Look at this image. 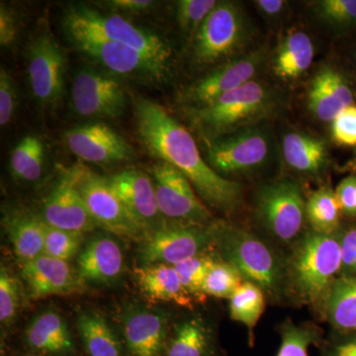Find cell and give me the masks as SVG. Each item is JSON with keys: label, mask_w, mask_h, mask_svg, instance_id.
I'll use <instances>...</instances> for the list:
<instances>
[{"label": "cell", "mask_w": 356, "mask_h": 356, "mask_svg": "<svg viewBox=\"0 0 356 356\" xmlns=\"http://www.w3.org/2000/svg\"><path fill=\"white\" fill-rule=\"evenodd\" d=\"M134 113L138 137L147 153L184 173L203 200L215 209L229 212L240 205L242 184L215 172L201 156L189 131L165 107L136 96Z\"/></svg>", "instance_id": "cell-1"}, {"label": "cell", "mask_w": 356, "mask_h": 356, "mask_svg": "<svg viewBox=\"0 0 356 356\" xmlns=\"http://www.w3.org/2000/svg\"><path fill=\"white\" fill-rule=\"evenodd\" d=\"M276 106L277 98L273 89L254 79L209 104L192 109L191 115L196 127L210 142L254 127L270 116Z\"/></svg>", "instance_id": "cell-2"}, {"label": "cell", "mask_w": 356, "mask_h": 356, "mask_svg": "<svg viewBox=\"0 0 356 356\" xmlns=\"http://www.w3.org/2000/svg\"><path fill=\"white\" fill-rule=\"evenodd\" d=\"M63 24L70 40L93 38L125 44L170 72L172 49L170 44L122 16L102 13L81 4L65 9Z\"/></svg>", "instance_id": "cell-3"}, {"label": "cell", "mask_w": 356, "mask_h": 356, "mask_svg": "<svg viewBox=\"0 0 356 356\" xmlns=\"http://www.w3.org/2000/svg\"><path fill=\"white\" fill-rule=\"evenodd\" d=\"M215 242L226 261L238 269L243 280L254 283L269 296L280 294L284 271L266 243L243 229L220 224L215 225Z\"/></svg>", "instance_id": "cell-4"}, {"label": "cell", "mask_w": 356, "mask_h": 356, "mask_svg": "<svg viewBox=\"0 0 356 356\" xmlns=\"http://www.w3.org/2000/svg\"><path fill=\"white\" fill-rule=\"evenodd\" d=\"M341 269V238L314 231L295 248L290 276L299 296L315 302L327 295Z\"/></svg>", "instance_id": "cell-5"}, {"label": "cell", "mask_w": 356, "mask_h": 356, "mask_svg": "<svg viewBox=\"0 0 356 356\" xmlns=\"http://www.w3.org/2000/svg\"><path fill=\"white\" fill-rule=\"evenodd\" d=\"M69 172L98 227L122 238L142 242L146 234L115 193L108 178L96 175L81 163L70 168Z\"/></svg>", "instance_id": "cell-6"}, {"label": "cell", "mask_w": 356, "mask_h": 356, "mask_svg": "<svg viewBox=\"0 0 356 356\" xmlns=\"http://www.w3.org/2000/svg\"><path fill=\"white\" fill-rule=\"evenodd\" d=\"M215 243V225L197 226L178 222H163L140 242V266L170 264L195 257Z\"/></svg>", "instance_id": "cell-7"}, {"label": "cell", "mask_w": 356, "mask_h": 356, "mask_svg": "<svg viewBox=\"0 0 356 356\" xmlns=\"http://www.w3.org/2000/svg\"><path fill=\"white\" fill-rule=\"evenodd\" d=\"M248 37V23L235 2H218L198 31L194 56L199 64L211 65L236 55Z\"/></svg>", "instance_id": "cell-8"}, {"label": "cell", "mask_w": 356, "mask_h": 356, "mask_svg": "<svg viewBox=\"0 0 356 356\" xmlns=\"http://www.w3.org/2000/svg\"><path fill=\"white\" fill-rule=\"evenodd\" d=\"M161 216L172 222L206 226L209 209L196 195L186 177L175 166L159 161L149 170Z\"/></svg>", "instance_id": "cell-9"}, {"label": "cell", "mask_w": 356, "mask_h": 356, "mask_svg": "<svg viewBox=\"0 0 356 356\" xmlns=\"http://www.w3.org/2000/svg\"><path fill=\"white\" fill-rule=\"evenodd\" d=\"M67 58L49 30L33 37L27 51V72L33 96L42 106L54 107L62 100Z\"/></svg>", "instance_id": "cell-10"}, {"label": "cell", "mask_w": 356, "mask_h": 356, "mask_svg": "<svg viewBox=\"0 0 356 356\" xmlns=\"http://www.w3.org/2000/svg\"><path fill=\"white\" fill-rule=\"evenodd\" d=\"M257 213L266 228L283 242H290L303 228L306 202L297 182L280 179L264 185L257 193Z\"/></svg>", "instance_id": "cell-11"}, {"label": "cell", "mask_w": 356, "mask_h": 356, "mask_svg": "<svg viewBox=\"0 0 356 356\" xmlns=\"http://www.w3.org/2000/svg\"><path fill=\"white\" fill-rule=\"evenodd\" d=\"M270 154L268 136L254 126L208 142L207 158L215 172L243 175L257 170Z\"/></svg>", "instance_id": "cell-12"}, {"label": "cell", "mask_w": 356, "mask_h": 356, "mask_svg": "<svg viewBox=\"0 0 356 356\" xmlns=\"http://www.w3.org/2000/svg\"><path fill=\"white\" fill-rule=\"evenodd\" d=\"M266 58L264 49L232 58L185 89L182 99L194 105V108L209 104L222 95L254 81Z\"/></svg>", "instance_id": "cell-13"}, {"label": "cell", "mask_w": 356, "mask_h": 356, "mask_svg": "<svg viewBox=\"0 0 356 356\" xmlns=\"http://www.w3.org/2000/svg\"><path fill=\"white\" fill-rule=\"evenodd\" d=\"M72 103L79 116L116 118L123 114L127 99L124 88L113 76L83 69L72 81Z\"/></svg>", "instance_id": "cell-14"}, {"label": "cell", "mask_w": 356, "mask_h": 356, "mask_svg": "<svg viewBox=\"0 0 356 356\" xmlns=\"http://www.w3.org/2000/svg\"><path fill=\"white\" fill-rule=\"evenodd\" d=\"M170 315L159 309L131 304L122 315L125 356H165Z\"/></svg>", "instance_id": "cell-15"}, {"label": "cell", "mask_w": 356, "mask_h": 356, "mask_svg": "<svg viewBox=\"0 0 356 356\" xmlns=\"http://www.w3.org/2000/svg\"><path fill=\"white\" fill-rule=\"evenodd\" d=\"M72 42L79 51L113 74L149 81H163L170 76V72L153 60L125 44L93 38H77Z\"/></svg>", "instance_id": "cell-16"}, {"label": "cell", "mask_w": 356, "mask_h": 356, "mask_svg": "<svg viewBox=\"0 0 356 356\" xmlns=\"http://www.w3.org/2000/svg\"><path fill=\"white\" fill-rule=\"evenodd\" d=\"M40 216L48 226L83 235L98 227L77 191L69 168L63 172L44 198Z\"/></svg>", "instance_id": "cell-17"}, {"label": "cell", "mask_w": 356, "mask_h": 356, "mask_svg": "<svg viewBox=\"0 0 356 356\" xmlns=\"http://www.w3.org/2000/svg\"><path fill=\"white\" fill-rule=\"evenodd\" d=\"M65 142L77 158L97 165L129 161L134 156L132 147L102 122L70 129L65 134Z\"/></svg>", "instance_id": "cell-18"}, {"label": "cell", "mask_w": 356, "mask_h": 356, "mask_svg": "<svg viewBox=\"0 0 356 356\" xmlns=\"http://www.w3.org/2000/svg\"><path fill=\"white\" fill-rule=\"evenodd\" d=\"M112 189L145 234L163 222L151 177L137 170H126L108 177Z\"/></svg>", "instance_id": "cell-19"}, {"label": "cell", "mask_w": 356, "mask_h": 356, "mask_svg": "<svg viewBox=\"0 0 356 356\" xmlns=\"http://www.w3.org/2000/svg\"><path fill=\"white\" fill-rule=\"evenodd\" d=\"M22 277L33 300L70 295L84 290V283L69 261L46 254L22 264Z\"/></svg>", "instance_id": "cell-20"}, {"label": "cell", "mask_w": 356, "mask_h": 356, "mask_svg": "<svg viewBox=\"0 0 356 356\" xmlns=\"http://www.w3.org/2000/svg\"><path fill=\"white\" fill-rule=\"evenodd\" d=\"M76 269L84 284H114L125 269L123 250L112 236H93L77 257Z\"/></svg>", "instance_id": "cell-21"}, {"label": "cell", "mask_w": 356, "mask_h": 356, "mask_svg": "<svg viewBox=\"0 0 356 356\" xmlns=\"http://www.w3.org/2000/svg\"><path fill=\"white\" fill-rule=\"evenodd\" d=\"M353 104V90L343 74L332 67L318 70L309 88L308 106L311 113L320 121L332 122Z\"/></svg>", "instance_id": "cell-22"}, {"label": "cell", "mask_w": 356, "mask_h": 356, "mask_svg": "<svg viewBox=\"0 0 356 356\" xmlns=\"http://www.w3.org/2000/svg\"><path fill=\"white\" fill-rule=\"evenodd\" d=\"M28 348L37 355L72 356L76 351L74 337L60 313L46 310L36 316L24 334Z\"/></svg>", "instance_id": "cell-23"}, {"label": "cell", "mask_w": 356, "mask_h": 356, "mask_svg": "<svg viewBox=\"0 0 356 356\" xmlns=\"http://www.w3.org/2000/svg\"><path fill=\"white\" fill-rule=\"evenodd\" d=\"M3 214L2 226L21 264L44 254L46 222L41 216L18 208L3 211Z\"/></svg>", "instance_id": "cell-24"}, {"label": "cell", "mask_w": 356, "mask_h": 356, "mask_svg": "<svg viewBox=\"0 0 356 356\" xmlns=\"http://www.w3.org/2000/svg\"><path fill=\"white\" fill-rule=\"evenodd\" d=\"M134 275L147 299L193 308L195 300L185 290L175 266L163 264L140 266L136 267Z\"/></svg>", "instance_id": "cell-25"}, {"label": "cell", "mask_w": 356, "mask_h": 356, "mask_svg": "<svg viewBox=\"0 0 356 356\" xmlns=\"http://www.w3.org/2000/svg\"><path fill=\"white\" fill-rule=\"evenodd\" d=\"M283 156L295 172L317 175L329 163V152L323 139L310 134L288 132L283 137Z\"/></svg>", "instance_id": "cell-26"}, {"label": "cell", "mask_w": 356, "mask_h": 356, "mask_svg": "<svg viewBox=\"0 0 356 356\" xmlns=\"http://www.w3.org/2000/svg\"><path fill=\"white\" fill-rule=\"evenodd\" d=\"M315 56V48L309 35L293 30L278 46L273 60L276 76L289 81L296 79L310 69Z\"/></svg>", "instance_id": "cell-27"}, {"label": "cell", "mask_w": 356, "mask_h": 356, "mask_svg": "<svg viewBox=\"0 0 356 356\" xmlns=\"http://www.w3.org/2000/svg\"><path fill=\"white\" fill-rule=\"evenodd\" d=\"M76 327L88 356H125L121 339L102 314L81 312Z\"/></svg>", "instance_id": "cell-28"}, {"label": "cell", "mask_w": 356, "mask_h": 356, "mask_svg": "<svg viewBox=\"0 0 356 356\" xmlns=\"http://www.w3.org/2000/svg\"><path fill=\"white\" fill-rule=\"evenodd\" d=\"M213 351L214 337L209 325L202 318L192 317L175 325L165 356H211Z\"/></svg>", "instance_id": "cell-29"}, {"label": "cell", "mask_w": 356, "mask_h": 356, "mask_svg": "<svg viewBox=\"0 0 356 356\" xmlns=\"http://www.w3.org/2000/svg\"><path fill=\"white\" fill-rule=\"evenodd\" d=\"M330 323L344 332H356V275L341 276L327 295Z\"/></svg>", "instance_id": "cell-30"}, {"label": "cell", "mask_w": 356, "mask_h": 356, "mask_svg": "<svg viewBox=\"0 0 356 356\" xmlns=\"http://www.w3.org/2000/svg\"><path fill=\"white\" fill-rule=\"evenodd\" d=\"M341 209L336 191L327 187L311 194L306 202V217L317 233L332 235L339 228Z\"/></svg>", "instance_id": "cell-31"}, {"label": "cell", "mask_w": 356, "mask_h": 356, "mask_svg": "<svg viewBox=\"0 0 356 356\" xmlns=\"http://www.w3.org/2000/svg\"><path fill=\"white\" fill-rule=\"evenodd\" d=\"M266 309L264 292L252 282L245 281L229 299V316L248 327L250 337Z\"/></svg>", "instance_id": "cell-32"}, {"label": "cell", "mask_w": 356, "mask_h": 356, "mask_svg": "<svg viewBox=\"0 0 356 356\" xmlns=\"http://www.w3.org/2000/svg\"><path fill=\"white\" fill-rule=\"evenodd\" d=\"M217 261L214 255L203 252L173 266L179 274L185 290L195 302L202 303L207 297L204 293V283L210 269Z\"/></svg>", "instance_id": "cell-33"}, {"label": "cell", "mask_w": 356, "mask_h": 356, "mask_svg": "<svg viewBox=\"0 0 356 356\" xmlns=\"http://www.w3.org/2000/svg\"><path fill=\"white\" fill-rule=\"evenodd\" d=\"M245 282L243 276L235 266L227 261H217L210 269L205 283L206 296L231 299L238 288Z\"/></svg>", "instance_id": "cell-34"}, {"label": "cell", "mask_w": 356, "mask_h": 356, "mask_svg": "<svg viewBox=\"0 0 356 356\" xmlns=\"http://www.w3.org/2000/svg\"><path fill=\"white\" fill-rule=\"evenodd\" d=\"M83 234L65 231L46 224L44 254L60 261H70L83 250Z\"/></svg>", "instance_id": "cell-35"}, {"label": "cell", "mask_w": 356, "mask_h": 356, "mask_svg": "<svg viewBox=\"0 0 356 356\" xmlns=\"http://www.w3.org/2000/svg\"><path fill=\"white\" fill-rule=\"evenodd\" d=\"M314 7L325 24L341 29L356 28V0H321Z\"/></svg>", "instance_id": "cell-36"}, {"label": "cell", "mask_w": 356, "mask_h": 356, "mask_svg": "<svg viewBox=\"0 0 356 356\" xmlns=\"http://www.w3.org/2000/svg\"><path fill=\"white\" fill-rule=\"evenodd\" d=\"M317 339V332L313 327L285 323L281 327V344L277 356H309V348Z\"/></svg>", "instance_id": "cell-37"}, {"label": "cell", "mask_w": 356, "mask_h": 356, "mask_svg": "<svg viewBox=\"0 0 356 356\" xmlns=\"http://www.w3.org/2000/svg\"><path fill=\"white\" fill-rule=\"evenodd\" d=\"M21 301L20 285L17 278L4 264L0 268V322L9 327L17 317Z\"/></svg>", "instance_id": "cell-38"}, {"label": "cell", "mask_w": 356, "mask_h": 356, "mask_svg": "<svg viewBox=\"0 0 356 356\" xmlns=\"http://www.w3.org/2000/svg\"><path fill=\"white\" fill-rule=\"evenodd\" d=\"M215 0H180L177 3V20L182 31L193 34L217 6Z\"/></svg>", "instance_id": "cell-39"}, {"label": "cell", "mask_w": 356, "mask_h": 356, "mask_svg": "<svg viewBox=\"0 0 356 356\" xmlns=\"http://www.w3.org/2000/svg\"><path fill=\"white\" fill-rule=\"evenodd\" d=\"M332 138L339 146L356 147V105L346 107L331 122Z\"/></svg>", "instance_id": "cell-40"}, {"label": "cell", "mask_w": 356, "mask_h": 356, "mask_svg": "<svg viewBox=\"0 0 356 356\" xmlns=\"http://www.w3.org/2000/svg\"><path fill=\"white\" fill-rule=\"evenodd\" d=\"M42 144L37 136L28 135L14 147L10 156V172L15 179L20 180L33 154Z\"/></svg>", "instance_id": "cell-41"}, {"label": "cell", "mask_w": 356, "mask_h": 356, "mask_svg": "<svg viewBox=\"0 0 356 356\" xmlns=\"http://www.w3.org/2000/svg\"><path fill=\"white\" fill-rule=\"evenodd\" d=\"M16 88L13 77L4 67L0 70V125L6 127L13 120L16 109Z\"/></svg>", "instance_id": "cell-42"}, {"label": "cell", "mask_w": 356, "mask_h": 356, "mask_svg": "<svg viewBox=\"0 0 356 356\" xmlns=\"http://www.w3.org/2000/svg\"><path fill=\"white\" fill-rule=\"evenodd\" d=\"M341 213L346 216L356 217V175L346 177L336 189Z\"/></svg>", "instance_id": "cell-43"}, {"label": "cell", "mask_w": 356, "mask_h": 356, "mask_svg": "<svg viewBox=\"0 0 356 356\" xmlns=\"http://www.w3.org/2000/svg\"><path fill=\"white\" fill-rule=\"evenodd\" d=\"M343 276L356 275V228L348 229L341 236Z\"/></svg>", "instance_id": "cell-44"}, {"label": "cell", "mask_w": 356, "mask_h": 356, "mask_svg": "<svg viewBox=\"0 0 356 356\" xmlns=\"http://www.w3.org/2000/svg\"><path fill=\"white\" fill-rule=\"evenodd\" d=\"M17 18L13 9L1 2L0 6V44L2 47L11 46L17 37Z\"/></svg>", "instance_id": "cell-45"}, {"label": "cell", "mask_w": 356, "mask_h": 356, "mask_svg": "<svg viewBox=\"0 0 356 356\" xmlns=\"http://www.w3.org/2000/svg\"><path fill=\"white\" fill-rule=\"evenodd\" d=\"M106 6L116 10L124 13H140L149 10L154 6L151 0H111L107 1Z\"/></svg>", "instance_id": "cell-46"}, {"label": "cell", "mask_w": 356, "mask_h": 356, "mask_svg": "<svg viewBox=\"0 0 356 356\" xmlns=\"http://www.w3.org/2000/svg\"><path fill=\"white\" fill-rule=\"evenodd\" d=\"M254 3L259 13L268 18L277 17L284 11L287 6V2L284 0H259Z\"/></svg>", "instance_id": "cell-47"}, {"label": "cell", "mask_w": 356, "mask_h": 356, "mask_svg": "<svg viewBox=\"0 0 356 356\" xmlns=\"http://www.w3.org/2000/svg\"><path fill=\"white\" fill-rule=\"evenodd\" d=\"M327 356H356V337L332 346Z\"/></svg>", "instance_id": "cell-48"}, {"label": "cell", "mask_w": 356, "mask_h": 356, "mask_svg": "<svg viewBox=\"0 0 356 356\" xmlns=\"http://www.w3.org/2000/svg\"><path fill=\"white\" fill-rule=\"evenodd\" d=\"M22 356H44V355H37V353H27V355H24Z\"/></svg>", "instance_id": "cell-49"}, {"label": "cell", "mask_w": 356, "mask_h": 356, "mask_svg": "<svg viewBox=\"0 0 356 356\" xmlns=\"http://www.w3.org/2000/svg\"><path fill=\"white\" fill-rule=\"evenodd\" d=\"M355 58H356V53H355Z\"/></svg>", "instance_id": "cell-50"}]
</instances>
